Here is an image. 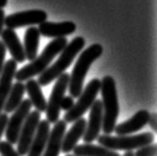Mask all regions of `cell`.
<instances>
[{
	"instance_id": "obj_1",
	"label": "cell",
	"mask_w": 157,
	"mask_h": 156,
	"mask_svg": "<svg viewBox=\"0 0 157 156\" xmlns=\"http://www.w3.org/2000/svg\"><path fill=\"white\" fill-rule=\"evenodd\" d=\"M101 104H102V131L110 135L114 131L119 113V105L117 98V85L111 76H105L101 81Z\"/></svg>"
},
{
	"instance_id": "obj_2",
	"label": "cell",
	"mask_w": 157,
	"mask_h": 156,
	"mask_svg": "<svg viewBox=\"0 0 157 156\" xmlns=\"http://www.w3.org/2000/svg\"><path fill=\"white\" fill-rule=\"evenodd\" d=\"M67 44L68 40L65 37L54 39L47 45L39 57H37L34 61L16 71L14 79L22 83L23 81H28L37 75H41L49 67L54 58L63 51Z\"/></svg>"
},
{
	"instance_id": "obj_3",
	"label": "cell",
	"mask_w": 157,
	"mask_h": 156,
	"mask_svg": "<svg viewBox=\"0 0 157 156\" xmlns=\"http://www.w3.org/2000/svg\"><path fill=\"white\" fill-rule=\"evenodd\" d=\"M85 45L86 41L82 37L78 36L74 38L71 42L67 44V46L63 49V51L60 53L59 59L52 66L48 67L41 75H39L38 81H37L38 84L45 87V86L51 84L54 80L58 79L71 66L74 59L82 50Z\"/></svg>"
},
{
	"instance_id": "obj_4",
	"label": "cell",
	"mask_w": 157,
	"mask_h": 156,
	"mask_svg": "<svg viewBox=\"0 0 157 156\" xmlns=\"http://www.w3.org/2000/svg\"><path fill=\"white\" fill-rule=\"evenodd\" d=\"M102 46L100 44H93L84 50L78 58L72 74L70 75L69 93L73 98L78 97L84 89V82L92 64L102 54Z\"/></svg>"
},
{
	"instance_id": "obj_5",
	"label": "cell",
	"mask_w": 157,
	"mask_h": 156,
	"mask_svg": "<svg viewBox=\"0 0 157 156\" xmlns=\"http://www.w3.org/2000/svg\"><path fill=\"white\" fill-rule=\"evenodd\" d=\"M100 145L113 151H132L140 147L151 144L154 141V134L151 132H143L135 135H122V136H111L101 134L98 137Z\"/></svg>"
},
{
	"instance_id": "obj_6",
	"label": "cell",
	"mask_w": 157,
	"mask_h": 156,
	"mask_svg": "<svg viewBox=\"0 0 157 156\" xmlns=\"http://www.w3.org/2000/svg\"><path fill=\"white\" fill-rule=\"evenodd\" d=\"M101 91V81L98 79H94L82 89V92L78 97V101L75 102L73 108L66 112L64 116V121L66 124L74 122L81 118L84 114L90 108L94 101H96L98 93Z\"/></svg>"
},
{
	"instance_id": "obj_7",
	"label": "cell",
	"mask_w": 157,
	"mask_h": 156,
	"mask_svg": "<svg viewBox=\"0 0 157 156\" xmlns=\"http://www.w3.org/2000/svg\"><path fill=\"white\" fill-rule=\"evenodd\" d=\"M70 75L64 73L57 79V82L52 89L49 101H47V121L49 124H56L59 120L61 112V102L65 97V93L69 88Z\"/></svg>"
},
{
	"instance_id": "obj_8",
	"label": "cell",
	"mask_w": 157,
	"mask_h": 156,
	"mask_svg": "<svg viewBox=\"0 0 157 156\" xmlns=\"http://www.w3.org/2000/svg\"><path fill=\"white\" fill-rule=\"evenodd\" d=\"M31 108L32 105L30 101L28 98L23 100L20 105L12 113V116L8 117V122L5 129V136L7 142H9L10 144L13 145L14 143H17L22 126L29 113L31 112Z\"/></svg>"
},
{
	"instance_id": "obj_9",
	"label": "cell",
	"mask_w": 157,
	"mask_h": 156,
	"mask_svg": "<svg viewBox=\"0 0 157 156\" xmlns=\"http://www.w3.org/2000/svg\"><path fill=\"white\" fill-rule=\"evenodd\" d=\"M48 15L44 10L41 9H32L26 11H20L16 13L10 14L5 16L4 20V25L8 29L14 30L16 28L30 26V25H37V24L43 23L47 21Z\"/></svg>"
},
{
	"instance_id": "obj_10",
	"label": "cell",
	"mask_w": 157,
	"mask_h": 156,
	"mask_svg": "<svg viewBox=\"0 0 157 156\" xmlns=\"http://www.w3.org/2000/svg\"><path fill=\"white\" fill-rule=\"evenodd\" d=\"M41 118V114L37 110H33L29 116H27L25 122L20 131L19 137H18V147L17 152L20 156L27 155L28 150L30 148V145L34 139V136L36 134L37 127L39 125V122Z\"/></svg>"
},
{
	"instance_id": "obj_11",
	"label": "cell",
	"mask_w": 157,
	"mask_h": 156,
	"mask_svg": "<svg viewBox=\"0 0 157 156\" xmlns=\"http://www.w3.org/2000/svg\"><path fill=\"white\" fill-rule=\"evenodd\" d=\"M102 126V104L101 101L96 100L90 106V120L86 122V131L82 138L86 143H92L100 136Z\"/></svg>"
},
{
	"instance_id": "obj_12",
	"label": "cell",
	"mask_w": 157,
	"mask_h": 156,
	"mask_svg": "<svg viewBox=\"0 0 157 156\" xmlns=\"http://www.w3.org/2000/svg\"><path fill=\"white\" fill-rule=\"evenodd\" d=\"M76 24L72 21H64L60 23L45 21L41 23L38 28L40 35L54 39L63 38V37L71 35L76 31Z\"/></svg>"
},
{
	"instance_id": "obj_13",
	"label": "cell",
	"mask_w": 157,
	"mask_h": 156,
	"mask_svg": "<svg viewBox=\"0 0 157 156\" xmlns=\"http://www.w3.org/2000/svg\"><path fill=\"white\" fill-rule=\"evenodd\" d=\"M149 117L150 113L146 109L139 110L133 116L130 117L129 120L115 125V133L118 136H122V135H128L130 133H134L136 131H139L148 124Z\"/></svg>"
},
{
	"instance_id": "obj_14",
	"label": "cell",
	"mask_w": 157,
	"mask_h": 156,
	"mask_svg": "<svg viewBox=\"0 0 157 156\" xmlns=\"http://www.w3.org/2000/svg\"><path fill=\"white\" fill-rule=\"evenodd\" d=\"M16 71H17V63L14 60L10 59L4 64L3 70L0 74V113L3 110L7 97L11 91L12 82L15 77Z\"/></svg>"
},
{
	"instance_id": "obj_15",
	"label": "cell",
	"mask_w": 157,
	"mask_h": 156,
	"mask_svg": "<svg viewBox=\"0 0 157 156\" xmlns=\"http://www.w3.org/2000/svg\"><path fill=\"white\" fill-rule=\"evenodd\" d=\"M66 127H67V124L64 120H58L56 122L52 131H50L42 156H59L62 149L63 138L66 133Z\"/></svg>"
},
{
	"instance_id": "obj_16",
	"label": "cell",
	"mask_w": 157,
	"mask_h": 156,
	"mask_svg": "<svg viewBox=\"0 0 157 156\" xmlns=\"http://www.w3.org/2000/svg\"><path fill=\"white\" fill-rule=\"evenodd\" d=\"M2 42L5 45L6 49L10 52L12 56V60H14L16 63H23L25 62L26 56L24 52L23 45L20 42L16 32L12 29H4L1 33Z\"/></svg>"
},
{
	"instance_id": "obj_17",
	"label": "cell",
	"mask_w": 157,
	"mask_h": 156,
	"mask_svg": "<svg viewBox=\"0 0 157 156\" xmlns=\"http://www.w3.org/2000/svg\"><path fill=\"white\" fill-rule=\"evenodd\" d=\"M86 127V120L84 117H81L75 121V124L70 128L68 132L65 133L61 149L64 153H69L70 151L74 150V148L77 146L78 140L84 136Z\"/></svg>"
},
{
	"instance_id": "obj_18",
	"label": "cell",
	"mask_w": 157,
	"mask_h": 156,
	"mask_svg": "<svg viewBox=\"0 0 157 156\" xmlns=\"http://www.w3.org/2000/svg\"><path fill=\"white\" fill-rule=\"evenodd\" d=\"M49 134H50V124L47 120L40 121L27 156H42L47 144Z\"/></svg>"
},
{
	"instance_id": "obj_19",
	"label": "cell",
	"mask_w": 157,
	"mask_h": 156,
	"mask_svg": "<svg viewBox=\"0 0 157 156\" xmlns=\"http://www.w3.org/2000/svg\"><path fill=\"white\" fill-rule=\"evenodd\" d=\"M25 92L28 93L31 105L35 106L37 112H46L47 101L44 97L41 86L38 84V82L34 79L28 80L25 85Z\"/></svg>"
},
{
	"instance_id": "obj_20",
	"label": "cell",
	"mask_w": 157,
	"mask_h": 156,
	"mask_svg": "<svg viewBox=\"0 0 157 156\" xmlns=\"http://www.w3.org/2000/svg\"><path fill=\"white\" fill-rule=\"evenodd\" d=\"M40 42V32L38 28L34 26L29 27L25 32L24 37V52H25L26 59L28 61H34L37 58Z\"/></svg>"
},
{
	"instance_id": "obj_21",
	"label": "cell",
	"mask_w": 157,
	"mask_h": 156,
	"mask_svg": "<svg viewBox=\"0 0 157 156\" xmlns=\"http://www.w3.org/2000/svg\"><path fill=\"white\" fill-rule=\"evenodd\" d=\"M76 156H121L117 151L107 149L101 145H94L92 143L77 145L74 148Z\"/></svg>"
},
{
	"instance_id": "obj_22",
	"label": "cell",
	"mask_w": 157,
	"mask_h": 156,
	"mask_svg": "<svg viewBox=\"0 0 157 156\" xmlns=\"http://www.w3.org/2000/svg\"><path fill=\"white\" fill-rule=\"evenodd\" d=\"M25 93V85L21 82L15 83L11 88V91L7 97V100L4 105V112L5 113L13 112L18 108L23 101V96Z\"/></svg>"
},
{
	"instance_id": "obj_23",
	"label": "cell",
	"mask_w": 157,
	"mask_h": 156,
	"mask_svg": "<svg viewBox=\"0 0 157 156\" xmlns=\"http://www.w3.org/2000/svg\"><path fill=\"white\" fill-rule=\"evenodd\" d=\"M0 154L2 156H20L13 145L7 141H0Z\"/></svg>"
},
{
	"instance_id": "obj_24",
	"label": "cell",
	"mask_w": 157,
	"mask_h": 156,
	"mask_svg": "<svg viewBox=\"0 0 157 156\" xmlns=\"http://www.w3.org/2000/svg\"><path fill=\"white\" fill-rule=\"evenodd\" d=\"M157 153V146L156 144L151 143L149 145L140 147L137 151L134 153V156H156Z\"/></svg>"
},
{
	"instance_id": "obj_25",
	"label": "cell",
	"mask_w": 157,
	"mask_h": 156,
	"mask_svg": "<svg viewBox=\"0 0 157 156\" xmlns=\"http://www.w3.org/2000/svg\"><path fill=\"white\" fill-rule=\"evenodd\" d=\"M74 105H75L74 98L71 96H65L63 100H62L60 108L63 109V110H66V112H68V110H70L73 108Z\"/></svg>"
},
{
	"instance_id": "obj_26",
	"label": "cell",
	"mask_w": 157,
	"mask_h": 156,
	"mask_svg": "<svg viewBox=\"0 0 157 156\" xmlns=\"http://www.w3.org/2000/svg\"><path fill=\"white\" fill-rule=\"evenodd\" d=\"M8 116L7 113H0V138H1L2 134L4 133V131L6 129L7 122H8Z\"/></svg>"
},
{
	"instance_id": "obj_27",
	"label": "cell",
	"mask_w": 157,
	"mask_h": 156,
	"mask_svg": "<svg viewBox=\"0 0 157 156\" xmlns=\"http://www.w3.org/2000/svg\"><path fill=\"white\" fill-rule=\"evenodd\" d=\"M6 56V47L3 44L2 41H0V74H1L3 67H4V60H5Z\"/></svg>"
},
{
	"instance_id": "obj_28",
	"label": "cell",
	"mask_w": 157,
	"mask_h": 156,
	"mask_svg": "<svg viewBox=\"0 0 157 156\" xmlns=\"http://www.w3.org/2000/svg\"><path fill=\"white\" fill-rule=\"evenodd\" d=\"M148 124H149L151 128L156 132V129H157V125H156V124H157V116H156V113L150 114V117H149V120H148Z\"/></svg>"
},
{
	"instance_id": "obj_29",
	"label": "cell",
	"mask_w": 157,
	"mask_h": 156,
	"mask_svg": "<svg viewBox=\"0 0 157 156\" xmlns=\"http://www.w3.org/2000/svg\"><path fill=\"white\" fill-rule=\"evenodd\" d=\"M4 20H5V13H4V10L0 8V36H1V33L3 31Z\"/></svg>"
},
{
	"instance_id": "obj_30",
	"label": "cell",
	"mask_w": 157,
	"mask_h": 156,
	"mask_svg": "<svg viewBox=\"0 0 157 156\" xmlns=\"http://www.w3.org/2000/svg\"><path fill=\"white\" fill-rule=\"evenodd\" d=\"M7 1L8 0H0V8H1V9H3V8L7 5Z\"/></svg>"
},
{
	"instance_id": "obj_31",
	"label": "cell",
	"mask_w": 157,
	"mask_h": 156,
	"mask_svg": "<svg viewBox=\"0 0 157 156\" xmlns=\"http://www.w3.org/2000/svg\"><path fill=\"white\" fill-rule=\"evenodd\" d=\"M122 156H134V152L133 151H127V152H125Z\"/></svg>"
},
{
	"instance_id": "obj_32",
	"label": "cell",
	"mask_w": 157,
	"mask_h": 156,
	"mask_svg": "<svg viewBox=\"0 0 157 156\" xmlns=\"http://www.w3.org/2000/svg\"><path fill=\"white\" fill-rule=\"evenodd\" d=\"M67 156H76V155H72V154H68Z\"/></svg>"
}]
</instances>
